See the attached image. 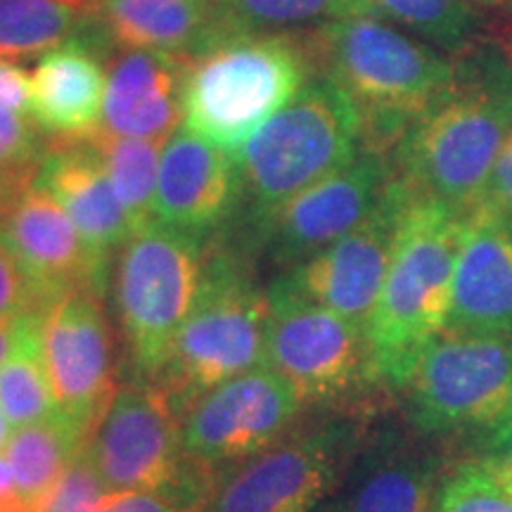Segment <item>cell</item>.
<instances>
[{
    "label": "cell",
    "instance_id": "f35d334b",
    "mask_svg": "<svg viewBox=\"0 0 512 512\" xmlns=\"http://www.w3.org/2000/svg\"><path fill=\"white\" fill-rule=\"evenodd\" d=\"M10 420L5 418V413L0 411V451H3L5 446H8V441H10V437H12V432H10Z\"/></svg>",
    "mask_w": 512,
    "mask_h": 512
},
{
    "label": "cell",
    "instance_id": "d4e9b609",
    "mask_svg": "<svg viewBox=\"0 0 512 512\" xmlns=\"http://www.w3.org/2000/svg\"><path fill=\"white\" fill-rule=\"evenodd\" d=\"M86 441L88 432L60 411L15 430L5 446V456L27 512L41 510Z\"/></svg>",
    "mask_w": 512,
    "mask_h": 512
},
{
    "label": "cell",
    "instance_id": "f1b7e54d",
    "mask_svg": "<svg viewBox=\"0 0 512 512\" xmlns=\"http://www.w3.org/2000/svg\"><path fill=\"white\" fill-rule=\"evenodd\" d=\"M370 17L415 31L451 55H465L477 31L472 0H363Z\"/></svg>",
    "mask_w": 512,
    "mask_h": 512
},
{
    "label": "cell",
    "instance_id": "2e32d148",
    "mask_svg": "<svg viewBox=\"0 0 512 512\" xmlns=\"http://www.w3.org/2000/svg\"><path fill=\"white\" fill-rule=\"evenodd\" d=\"M0 240L19 256L48 306L76 290L105 294L107 261L88 247L60 202L36 181L5 202Z\"/></svg>",
    "mask_w": 512,
    "mask_h": 512
},
{
    "label": "cell",
    "instance_id": "484cf974",
    "mask_svg": "<svg viewBox=\"0 0 512 512\" xmlns=\"http://www.w3.org/2000/svg\"><path fill=\"white\" fill-rule=\"evenodd\" d=\"M0 411L15 430L57 413L43 358V313L19 318L15 344L0 366Z\"/></svg>",
    "mask_w": 512,
    "mask_h": 512
},
{
    "label": "cell",
    "instance_id": "8d00e7d4",
    "mask_svg": "<svg viewBox=\"0 0 512 512\" xmlns=\"http://www.w3.org/2000/svg\"><path fill=\"white\" fill-rule=\"evenodd\" d=\"M0 512H27L5 453H0Z\"/></svg>",
    "mask_w": 512,
    "mask_h": 512
},
{
    "label": "cell",
    "instance_id": "44dd1931",
    "mask_svg": "<svg viewBox=\"0 0 512 512\" xmlns=\"http://www.w3.org/2000/svg\"><path fill=\"white\" fill-rule=\"evenodd\" d=\"M36 183L67 211L88 247L110 264V256L136 233L105 166L88 140L48 138Z\"/></svg>",
    "mask_w": 512,
    "mask_h": 512
},
{
    "label": "cell",
    "instance_id": "d6a6232c",
    "mask_svg": "<svg viewBox=\"0 0 512 512\" xmlns=\"http://www.w3.org/2000/svg\"><path fill=\"white\" fill-rule=\"evenodd\" d=\"M46 299L19 256L5 240H0V318H19L27 313H43Z\"/></svg>",
    "mask_w": 512,
    "mask_h": 512
},
{
    "label": "cell",
    "instance_id": "52a82bcc",
    "mask_svg": "<svg viewBox=\"0 0 512 512\" xmlns=\"http://www.w3.org/2000/svg\"><path fill=\"white\" fill-rule=\"evenodd\" d=\"M207 245L152 219L121 247L114 304L133 368L152 382L200 290Z\"/></svg>",
    "mask_w": 512,
    "mask_h": 512
},
{
    "label": "cell",
    "instance_id": "e575fe53",
    "mask_svg": "<svg viewBox=\"0 0 512 512\" xmlns=\"http://www.w3.org/2000/svg\"><path fill=\"white\" fill-rule=\"evenodd\" d=\"M482 460L512 489V420L486 434V451Z\"/></svg>",
    "mask_w": 512,
    "mask_h": 512
},
{
    "label": "cell",
    "instance_id": "277c9868",
    "mask_svg": "<svg viewBox=\"0 0 512 512\" xmlns=\"http://www.w3.org/2000/svg\"><path fill=\"white\" fill-rule=\"evenodd\" d=\"M465 214L413 188L366 337L375 380L406 389L420 356L444 335Z\"/></svg>",
    "mask_w": 512,
    "mask_h": 512
},
{
    "label": "cell",
    "instance_id": "9a60e30c",
    "mask_svg": "<svg viewBox=\"0 0 512 512\" xmlns=\"http://www.w3.org/2000/svg\"><path fill=\"white\" fill-rule=\"evenodd\" d=\"M102 294H62L43 311V358L57 411L91 434L114 392L112 337Z\"/></svg>",
    "mask_w": 512,
    "mask_h": 512
},
{
    "label": "cell",
    "instance_id": "8992f818",
    "mask_svg": "<svg viewBox=\"0 0 512 512\" xmlns=\"http://www.w3.org/2000/svg\"><path fill=\"white\" fill-rule=\"evenodd\" d=\"M311 76L299 31L228 38L192 62L185 128L233 155Z\"/></svg>",
    "mask_w": 512,
    "mask_h": 512
},
{
    "label": "cell",
    "instance_id": "836d02e7",
    "mask_svg": "<svg viewBox=\"0 0 512 512\" xmlns=\"http://www.w3.org/2000/svg\"><path fill=\"white\" fill-rule=\"evenodd\" d=\"M477 207L512 223V131L505 138L501 155L496 159L494 171H491V178Z\"/></svg>",
    "mask_w": 512,
    "mask_h": 512
},
{
    "label": "cell",
    "instance_id": "4dcf8cb0",
    "mask_svg": "<svg viewBox=\"0 0 512 512\" xmlns=\"http://www.w3.org/2000/svg\"><path fill=\"white\" fill-rule=\"evenodd\" d=\"M434 512H512V489L482 458L465 460L441 477Z\"/></svg>",
    "mask_w": 512,
    "mask_h": 512
},
{
    "label": "cell",
    "instance_id": "d590c367",
    "mask_svg": "<svg viewBox=\"0 0 512 512\" xmlns=\"http://www.w3.org/2000/svg\"><path fill=\"white\" fill-rule=\"evenodd\" d=\"M0 107L29 110V76L12 62H0Z\"/></svg>",
    "mask_w": 512,
    "mask_h": 512
},
{
    "label": "cell",
    "instance_id": "ac0fdd59",
    "mask_svg": "<svg viewBox=\"0 0 512 512\" xmlns=\"http://www.w3.org/2000/svg\"><path fill=\"white\" fill-rule=\"evenodd\" d=\"M444 332L512 335V223L482 207L465 214Z\"/></svg>",
    "mask_w": 512,
    "mask_h": 512
},
{
    "label": "cell",
    "instance_id": "5bb4252c",
    "mask_svg": "<svg viewBox=\"0 0 512 512\" xmlns=\"http://www.w3.org/2000/svg\"><path fill=\"white\" fill-rule=\"evenodd\" d=\"M394 178L392 155L361 150L271 214L259 233V249L280 268H294L323 252L373 214Z\"/></svg>",
    "mask_w": 512,
    "mask_h": 512
},
{
    "label": "cell",
    "instance_id": "4316f807",
    "mask_svg": "<svg viewBox=\"0 0 512 512\" xmlns=\"http://www.w3.org/2000/svg\"><path fill=\"white\" fill-rule=\"evenodd\" d=\"M86 140L105 166L121 204L131 216L133 228H143L155 219L159 162L166 140L114 136L102 128Z\"/></svg>",
    "mask_w": 512,
    "mask_h": 512
},
{
    "label": "cell",
    "instance_id": "7a4b0ae2",
    "mask_svg": "<svg viewBox=\"0 0 512 512\" xmlns=\"http://www.w3.org/2000/svg\"><path fill=\"white\" fill-rule=\"evenodd\" d=\"M361 152V117L354 102L325 76H311L271 121H266L238 152L235 204L226 228L233 245L254 254L259 233L278 207L342 169Z\"/></svg>",
    "mask_w": 512,
    "mask_h": 512
},
{
    "label": "cell",
    "instance_id": "8fae6325",
    "mask_svg": "<svg viewBox=\"0 0 512 512\" xmlns=\"http://www.w3.org/2000/svg\"><path fill=\"white\" fill-rule=\"evenodd\" d=\"M86 451L112 494L145 491L169 501L188 465L183 420L152 382L114 392Z\"/></svg>",
    "mask_w": 512,
    "mask_h": 512
},
{
    "label": "cell",
    "instance_id": "6da1fadb",
    "mask_svg": "<svg viewBox=\"0 0 512 512\" xmlns=\"http://www.w3.org/2000/svg\"><path fill=\"white\" fill-rule=\"evenodd\" d=\"M313 76H325L354 102L361 150L394 155L418 121L458 79V67L380 17L332 19L299 31Z\"/></svg>",
    "mask_w": 512,
    "mask_h": 512
},
{
    "label": "cell",
    "instance_id": "5b68a950",
    "mask_svg": "<svg viewBox=\"0 0 512 512\" xmlns=\"http://www.w3.org/2000/svg\"><path fill=\"white\" fill-rule=\"evenodd\" d=\"M266 318L252 254L226 238L209 240L195 304L152 380L178 418L214 387L264 366Z\"/></svg>",
    "mask_w": 512,
    "mask_h": 512
},
{
    "label": "cell",
    "instance_id": "e0dca14e",
    "mask_svg": "<svg viewBox=\"0 0 512 512\" xmlns=\"http://www.w3.org/2000/svg\"><path fill=\"white\" fill-rule=\"evenodd\" d=\"M235 204L233 155L178 128L159 162L155 221L207 245L226 228Z\"/></svg>",
    "mask_w": 512,
    "mask_h": 512
},
{
    "label": "cell",
    "instance_id": "60d3db41",
    "mask_svg": "<svg viewBox=\"0 0 512 512\" xmlns=\"http://www.w3.org/2000/svg\"><path fill=\"white\" fill-rule=\"evenodd\" d=\"M10 200V197L8 195H5V192H0V211H3V207H5V202H8Z\"/></svg>",
    "mask_w": 512,
    "mask_h": 512
},
{
    "label": "cell",
    "instance_id": "30bf717a",
    "mask_svg": "<svg viewBox=\"0 0 512 512\" xmlns=\"http://www.w3.org/2000/svg\"><path fill=\"white\" fill-rule=\"evenodd\" d=\"M351 422L287 432L216 482L200 512H311L335 491L358 441Z\"/></svg>",
    "mask_w": 512,
    "mask_h": 512
},
{
    "label": "cell",
    "instance_id": "7402d4cb",
    "mask_svg": "<svg viewBox=\"0 0 512 512\" xmlns=\"http://www.w3.org/2000/svg\"><path fill=\"white\" fill-rule=\"evenodd\" d=\"M86 41L53 50L29 76V110L48 138L86 140L102 126L105 67Z\"/></svg>",
    "mask_w": 512,
    "mask_h": 512
},
{
    "label": "cell",
    "instance_id": "ffe728a7",
    "mask_svg": "<svg viewBox=\"0 0 512 512\" xmlns=\"http://www.w3.org/2000/svg\"><path fill=\"white\" fill-rule=\"evenodd\" d=\"M192 62L157 50H117L105 64L102 131L169 140L185 119Z\"/></svg>",
    "mask_w": 512,
    "mask_h": 512
},
{
    "label": "cell",
    "instance_id": "603a6c76",
    "mask_svg": "<svg viewBox=\"0 0 512 512\" xmlns=\"http://www.w3.org/2000/svg\"><path fill=\"white\" fill-rule=\"evenodd\" d=\"M439 472L437 453L401 439H380L330 512H434Z\"/></svg>",
    "mask_w": 512,
    "mask_h": 512
},
{
    "label": "cell",
    "instance_id": "ba28073f",
    "mask_svg": "<svg viewBox=\"0 0 512 512\" xmlns=\"http://www.w3.org/2000/svg\"><path fill=\"white\" fill-rule=\"evenodd\" d=\"M403 392L408 418L427 437L491 434L512 420V335L444 332Z\"/></svg>",
    "mask_w": 512,
    "mask_h": 512
},
{
    "label": "cell",
    "instance_id": "9c48e42d",
    "mask_svg": "<svg viewBox=\"0 0 512 512\" xmlns=\"http://www.w3.org/2000/svg\"><path fill=\"white\" fill-rule=\"evenodd\" d=\"M266 294L264 366L283 377L304 406L349 399L377 382L366 330L292 292L278 278Z\"/></svg>",
    "mask_w": 512,
    "mask_h": 512
},
{
    "label": "cell",
    "instance_id": "1f68e13d",
    "mask_svg": "<svg viewBox=\"0 0 512 512\" xmlns=\"http://www.w3.org/2000/svg\"><path fill=\"white\" fill-rule=\"evenodd\" d=\"M110 494L83 446L38 512H98Z\"/></svg>",
    "mask_w": 512,
    "mask_h": 512
},
{
    "label": "cell",
    "instance_id": "cb8c5ba5",
    "mask_svg": "<svg viewBox=\"0 0 512 512\" xmlns=\"http://www.w3.org/2000/svg\"><path fill=\"white\" fill-rule=\"evenodd\" d=\"M95 0H0V62L41 60L93 27Z\"/></svg>",
    "mask_w": 512,
    "mask_h": 512
},
{
    "label": "cell",
    "instance_id": "ab89813d",
    "mask_svg": "<svg viewBox=\"0 0 512 512\" xmlns=\"http://www.w3.org/2000/svg\"><path fill=\"white\" fill-rule=\"evenodd\" d=\"M503 50H505V60H508L510 64H512V31H508V34H505V41H503Z\"/></svg>",
    "mask_w": 512,
    "mask_h": 512
},
{
    "label": "cell",
    "instance_id": "4fadbf2b",
    "mask_svg": "<svg viewBox=\"0 0 512 512\" xmlns=\"http://www.w3.org/2000/svg\"><path fill=\"white\" fill-rule=\"evenodd\" d=\"M413 188L396 174L368 219L323 252L287 268L278 280L309 302L339 313L366 330L380 299L396 247V235Z\"/></svg>",
    "mask_w": 512,
    "mask_h": 512
},
{
    "label": "cell",
    "instance_id": "74e56055",
    "mask_svg": "<svg viewBox=\"0 0 512 512\" xmlns=\"http://www.w3.org/2000/svg\"><path fill=\"white\" fill-rule=\"evenodd\" d=\"M19 318H22V316H19ZM19 318H0V366H3V361L10 354L12 344H15Z\"/></svg>",
    "mask_w": 512,
    "mask_h": 512
},
{
    "label": "cell",
    "instance_id": "83f0119b",
    "mask_svg": "<svg viewBox=\"0 0 512 512\" xmlns=\"http://www.w3.org/2000/svg\"><path fill=\"white\" fill-rule=\"evenodd\" d=\"M228 38L294 34L332 19L370 15L363 0H214Z\"/></svg>",
    "mask_w": 512,
    "mask_h": 512
},
{
    "label": "cell",
    "instance_id": "f546056e",
    "mask_svg": "<svg viewBox=\"0 0 512 512\" xmlns=\"http://www.w3.org/2000/svg\"><path fill=\"white\" fill-rule=\"evenodd\" d=\"M43 136L34 114L0 107V190L8 197L36 181L48 150Z\"/></svg>",
    "mask_w": 512,
    "mask_h": 512
},
{
    "label": "cell",
    "instance_id": "b9f144b4",
    "mask_svg": "<svg viewBox=\"0 0 512 512\" xmlns=\"http://www.w3.org/2000/svg\"><path fill=\"white\" fill-rule=\"evenodd\" d=\"M0 192H3V190H0Z\"/></svg>",
    "mask_w": 512,
    "mask_h": 512
},
{
    "label": "cell",
    "instance_id": "3957f363",
    "mask_svg": "<svg viewBox=\"0 0 512 512\" xmlns=\"http://www.w3.org/2000/svg\"><path fill=\"white\" fill-rule=\"evenodd\" d=\"M453 91L396 145V174L422 195L470 214L512 131V64L501 55L456 64Z\"/></svg>",
    "mask_w": 512,
    "mask_h": 512
},
{
    "label": "cell",
    "instance_id": "7c38bea8",
    "mask_svg": "<svg viewBox=\"0 0 512 512\" xmlns=\"http://www.w3.org/2000/svg\"><path fill=\"white\" fill-rule=\"evenodd\" d=\"M302 408L283 377L259 366L214 387L183 415V448L219 477L283 439Z\"/></svg>",
    "mask_w": 512,
    "mask_h": 512
},
{
    "label": "cell",
    "instance_id": "d6986e66",
    "mask_svg": "<svg viewBox=\"0 0 512 512\" xmlns=\"http://www.w3.org/2000/svg\"><path fill=\"white\" fill-rule=\"evenodd\" d=\"M102 60L117 50H157L195 62L228 41L214 0H95V19L81 38Z\"/></svg>",
    "mask_w": 512,
    "mask_h": 512
}]
</instances>
